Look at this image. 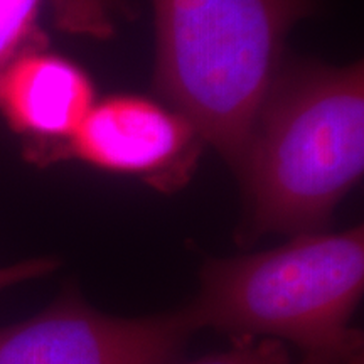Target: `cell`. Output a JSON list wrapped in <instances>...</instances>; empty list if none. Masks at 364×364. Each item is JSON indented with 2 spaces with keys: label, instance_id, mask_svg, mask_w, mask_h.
Wrapping results in <instances>:
<instances>
[{
  "label": "cell",
  "instance_id": "5",
  "mask_svg": "<svg viewBox=\"0 0 364 364\" xmlns=\"http://www.w3.org/2000/svg\"><path fill=\"white\" fill-rule=\"evenodd\" d=\"M201 139L179 112L135 95L95 102L56 157H75L98 169L144 177L171 189L188 174Z\"/></svg>",
  "mask_w": 364,
  "mask_h": 364
},
{
  "label": "cell",
  "instance_id": "9",
  "mask_svg": "<svg viewBox=\"0 0 364 364\" xmlns=\"http://www.w3.org/2000/svg\"><path fill=\"white\" fill-rule=\"evenodd\" d=\"M184 364H338L331 359L302 356L295 361L289 346L277 339H233L231 348Z\"/></svg>",
  "mask_w": 364,
  "mask_h": 364
},
{
  "label": "cell",
  "instance_id": "6",
  "mask_svg": "<svg viewBox=\"0 0 364 364\" xmlns=\"http://www.w3.org/2000/svg\"><path fill=\"white\" fill-rule=\"evenodd\" d=\"M95 105V86L78 65L34 48L0 73V113L29 136L36 159L56 157Z\"/></svg>",
  "mask_w": 364,
  "mask_h": 364
},
{
  "label": "cell",
  "instance_id": "1",
  "mask_svg": "<svg viewBox=\"0 0 364 364\" xmlns=\"http://www.w3.org/2000/svg\"><path fill=\"white\" fill-rule=\"evenodd\" d=\"M241 240L324 231L364 172V66L284 65L238 166Z\"/></svg>",
  "mask_w": 364,
  "mask_h": 364
},
{
  "label": "cell",
  "instance_id": "11",
  "mask_svg": "<svg viewBox=\"0 0 364 364\" xmlns=\"http://www.w3.org/2000/svg\"><path fill=\"white\" fill-rule=\"evenodd\" d=\"M346 364H364V356H363V353H359L358 356L351 358V359H349V361L346 363Z\"/></svg>",
  "mask_w": 364,
  "mask_h": 364
},
{
  "label": "cell",
  "instance_id": "2",
  "mask_svg": "<svg viewBox=\"0 0 364 364\" xmlns=\"http://www.w3.org/2000/svg\"><path fill=\"white\" fill-rule=\"evenodd\" d=\"M150 2L159 91L236 171L290 31L322 0Z\"/></svg>",
  "mask_w": 364,
  "mask_h": 364
},
{
  "label": "cell",
  "instance_id": "4",
  "mask_svg": "<svg viewBox=\"0 0 364 364\" xmlns=\"http://www.w3.org/2000/svg\"><path fill=\"white\" fill-rule=\"evenodd\" d=\"M194 332L188 306L118 317L70 292L39 316L0 329V364H174Z\"/></svg>",
  "mask_w": 364,
  "mask_h": 364
},
{
  "label": "cell",
  "instance_id": "10",
  "mask_svg": "<svg viewBox=\"0 0 364 364\" xmlns=\"http://www.w3.org/2000/svg\"><path fill=\"white\" fill-rule=\"evenodd\" d=\"M58 267L59 262L49 257L31 258V260L14 263L9 267H0V290L22 284V282L39 279L54 272Z\"/></svg>",
  "mask_w": 364,
  "mask_h": 364
},
{
  "label": "cell",
  "instance_id": "7",
  "mask_svg": "<svg viewBox=\"0 0 364 364\" xmlns=\"http://www.w3.org/2000/svg\"><path fill=\"white\" fill-rule=\"evenodd\" d=\"M41 0H0V73L16 58L39 48Z\"/></svg>",
  "mask_w": 364,
  "mask_h": 364
},
{
  "label": "cell",
  "instance_id": "3",
  "mask_svg": "<svg viewBox=\"0 0 364 364\" xmlns=\"http://www.w3.org/2000/svg\"><path fill=\"white\" fill-rule=\"evenodd\" d=\"M188 304L196 331L277 339L338 364L363 353L351 326L364 290V228L302 233L280 247L209 258Z\"/></svg>",
  "mask_w": 364,
  "mask_h": 364
},
{
  "label": "cell",
  "instance_id": "8",
  "mask_svg": "<svg viewBox=\"0 0 364 364\" xmlns=\"http://www.w3.org/2000/svg\"><path fill=\"white\" fill-rule=\"evenodd\" d=\"M58 26L75 34L103 38L113 31V19L130 9V0H51Z\"/></svg>",
  "mask_w": 364,
  "mask_h": 364
}]
</instances>
